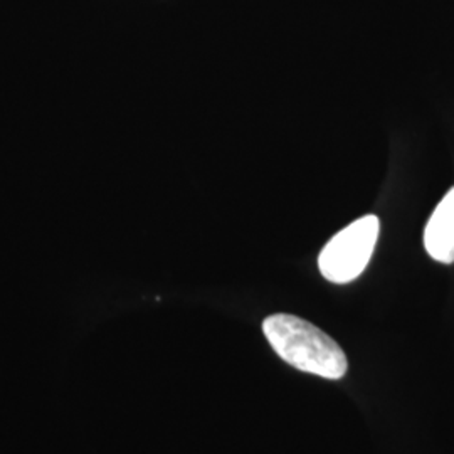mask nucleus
I'll use <instances>...</instances> for the list:
<instances>
[{
  "label": "nucleus",
  "instance_id": "1",
  "mask_svg": "<svg viewBox=\"0 0 454 454\" xmlns=\"http://www.w3.org/2000/svg\"><path fill=\"white\" fill-rule=\"evenodd\" d=\"M262 333L276 354L298 371L324 379H341L348 362L340 345L307 320L278 313L262 322Z\"/></svg>",
  "mask_w": 454,
  "mask_h": 454
},
{
  "label": "nucleus",
  "instance_id": "2",
  "mask_svg": "<svg viewBox=\"0 0 454 454\" xmlns=\"http://www.w3.org/2000/svg\"><path fill=\"white\" fill-rule=\"evenodd\" d=\"M379 232L380 221L373 214L360 217L337 232L325 244L318 258V268L325 279L337 285L357 279L372 258Z\"/></svg>",
  "mask_w": 454,
  "mask_h": 454
},
{
  "label": "nucleus",
  "instance_id": "3",
  "mask_svg": "<svg viewBox=\"0 0 454 454\" xmlns=\"http://www.w3.org/2000/svg\"><path fill=\"white\" fill-rule=\"evenodd\" d=\"M424 247L438 262H454V187L450 189L431 214L424 229Z\"/></svg>",
  "mask_w": 454,
  "mask_h": 454
}]
</instances>
